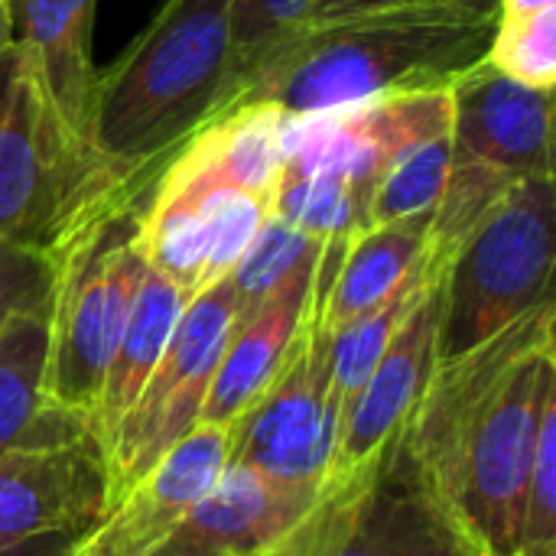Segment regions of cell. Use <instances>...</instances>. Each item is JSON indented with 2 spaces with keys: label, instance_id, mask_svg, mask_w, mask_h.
<instances>
[{
  "label": "cell",
  "instance_id": "obj_1",
  "mask_svg": "<svg viewBox=\"0 0 556 556\" xmlns=\"http://www.w3.org/2000/svg\"><path fill=\"white\" fill-rule=\"evenodd\" d=\"M554 300L440 362L404 424L427 482L482 556H518L528 472L556 397Z\"/></svg>",
  "mask_w": 556,
  "mask_h": 556
},
{
  "label": "cell",
  "instance_id": "obj_2",
  "mask_svg": "<svg viewBox=\"0 0 556 556\" xmlns=\"http://www.w3.org/2000/svg\"><path fill=\"white\" fill-rule=\"evenodd\" d=\"M231 0H163L91 88L88 147L121 179H150L228 98Z\"/></svg>",
  "mask_w": 556,
  "mask_h": 556
},
{
  "label": "cell",
  "instance_id": "obj_3",
  "mask_svg": "<svg viewBox=\"0 0 556 556\" xmlns=\"http://www.w3.org/2000/svg\"><path fill=\"white\" fill-rule=\"evenodd\" d=\"M492 29L358 23L296 29L248 72L235 104L267 101L296 117L384 94L450 88L485 62Z\"/></svg>",
  "mask_w": 556,
  "mask_h": 556
},
{
  "label": "cell",
  "instance_id": "obj_4",
  "mask_svg": "<svg viewBox=\"0 0 556 556\" xmlns=\"http://www.w3.org/2000/svg\"><path fill=\"white\" fill-rule=\"evenodd\" d=\"M147 179L114 176L55 111L36 55H0V241L49 257L88 222L140 199Z\"/></svg>",
  "mask_w": 556,
  "mask_h": 556
},
{
  "label": "cell",
  "instance_id": "obj_5",
  "mask_svg": "<svg viewBox=\"0 0 556 556\" xmlns=\"http://www.w3.org/2000/svg\"><path fill=\"white\" fill-rule=\"evenodd\" d=\"M140 199L108 208L55 254L49 309L46 404L91 424L101 384L147 274L137 244Z\"/></svg>",
  "mask_w": 556,
  "mask_h": 556
},
{
  "label": "cell",
  "instance_id": "obj_6",
  "mask_svg": "<svg viewBox=\"0 0 556 556\" xmlns=\"http://www.w3.org/2000/svg\"><path fill=\"white\" fill-rule=\"evenodd\" d=\"M264 556H482L446 511L404 427L365 463L319 485Z\"/></svg>",
  "mask_w": 556,
  "mask_h": 556
},
{
  "label": "cell",
  "instance_id": "obj_7",
  "mask_svg": "<svg viewBox=\"0 0 556 556\" xmlns=\"http://www.w3.org/2000/svg\"><path fill=\"white\" fill-rule=\"evenodd\" d=\"M554 176L518 179L446 267L437 365L453 362L554 300Z\"/></svg>",
  "mask_w": 556,
  "mask_h": 556
},
{
  "label": "cell",
  "instance_id": "obj_8",
  "mask_svg": "<svg viewBox=\"0 0 556 556\" xmlns=\"http://www.w3.org/2000/svg\"><path fill=\"white\" fill-rule=\"evenodd\" d=\"M326 264L319 254L313 306L290 342L280 368L251 407L228 424V466L296 482L323 485L339 440V404L329 375V332L323 326Z\"/></svg>",
  "mask_w": 556,
  "mask_h": 556
},
{
  "label": "cell",
  "instance_id": "obj_9",
  "mask_svg": "<svg viewBox=\"0 0 556 556\" xmlns=\"http://www.w3.org/2000/svg\"><path fill=\"white\" fill-rule=\"evenodd\" d=\"M235 316L238 300L228 277L186 303L156 371L104 443L111 505L199 427L202 404Z\"/></svg>",
  "mask_w": 556,
  "mask_h": 556
},
{
  "label": "cell",
  "instance_id": "obj_10",
  "mask_svg": "<svg viewBox=\"0 0 556 556\" xmlns=\"http://www.w3.org/2000/svg\"><path fill=\"white\" fill-rule=\"evenodd\" d=\"M111 505L108 459L85 420L42 404L0 456V544L88 534Z\"/></svg>",
  "mask_w": 556,
  "mask_h": 556
},
{
  "label": "cell",
  "instance_id": "obj_11",
  "mask_svg": "<svg viewBox=\"0 0 556 556\" xmlns=\"http://www.w3.org/2000/svg\"><path fill=\"white\" fill-rule=\"evenodd\" d=\"M453 130L450 88L384 94L362 104L287 114L283 169L332 173L371 199L384 169L417 140Z\"/></svg>",
  "mask_w": 556,
  "mask_h": 556
},
{
  "label": "cell",
  "instance_id": "obj_12",
  "mask_svg": "<svg viewBox=\"0 0 556 556\" xmlns=\"http://www.w3.org/2000/svg\"><path fill=\"white\" fill-rule=\"evenodd\" d=\"M453 160L511 179L554 176V94L479 62L453 85Z\"/></svg>",
  "mask_w": 556,
  "mask_h": 556
},
{
  "label": "cell",
  "instance_id": "obj_13",
  "mask_svg": "<svg viewBox=\"0 0 556 556\" xmlns=\"http://www.w3.org/2000/svg\"><path fill=\"white\" fill-rule=\"evenodd\" d=\"M228 466V427L199 424L182 437L104 518L75 541L68 556H147L153 554L186 511L208 495Z\"/></svg>",
  "mask_w": 556,
  "mask_h": 556
},
{
  "label": "cell",
  "instance_id": "obj_14",
  "mask_svg": "<svg viewBox=\"0 0 556 556\" xmlns=\"http://www.w3.org/2000/svg\"><path fill=\"white\" fill-rule=\"evenodd\" d=\"M443 277H437L427 287L420 303L407 313V319L391 336L368 381L342 410L339 440L326 479L342 476L358 463H365L384 440H391L407 424L417 401L424 397L437 368V323H440Z\"/></svg>",
  "mask_w": 556,
  "mask_h": 556
},
{
  "label": "cell",
  "instance_id": "obj_15",
  "mask_svg": "<svg viewBox=\"0 0 556 556\" xmlns=\"http://www.w3.org/2000/svg\"><path fill=\"white\" fill-rule=\"evenodd\" d=\"M319 485L280 482L244 466H225L169 538L147 556H264L309 508Z\"/></svg>",
  "mask_w": 556,
  "mask_h": 556
},
{
  "label": "cell",
  "instance_id": "obj_16",
  "mask_svg": "<svg viewBox=\"0 0 556 556\" xmlns=\"http://www.w3.org/2000/svg\"><path fill=\"white\" fill-rule=\"evenodd\" d=\"M316 267H319V257L300 267L290 280H283L251 313L235 316L218 368L212 375L199 424L205 427L235 424L251 407V401L267 388V381L280 368L290 342L296 339L313 306Z\"/></svg>",
  "mask_w": 556,
  "mask_h": 556
},
{
  "label": "cell",
  "instance_id": "obj_17",
  "mask_svg": "<svg viewBox=\"0 0 556 556\" xmlns=\"http://www.w3.org/2000/svg\"><path fill=\"white\" fill-rule=\"evenodd\" d=\"M283 124L287 114L267 101L225 108L205 121L166 166L205 186L241 189L274 205L283 173Z\"/></svg>",
  "mask_w": 556,
  "mask_h": 556
},
{
  "label": "cell",
  "instance_id": "obj_18",
  "mask_svg": "<svg viewBox=\"0 0 556 556\" xmlns=\"http://www.w3.org/2000/svg\"><path fill=\"white\" fill-rule=\"evenodd\" d=\"M427 231L430 215H417L365 228L352 241H326V290L319 313L326 332L375 309L404 287L427 261Z\"/></svg>",
  "mask_w": 556,
  "mask_h": 556
},
{
  "label": "cell",
  "instance_id": "obj_19",
  "mask_svg": "<svg viewBox=\"0 0 556 556\" xmlns=\"http://www.w3.org/2000/svg\"><path fill=\"white\" fill-rule=\"evenodd\" d=\"M13 42L26 46L65 127L88 147L91 117V20L94 0H10ZM91 150V147H88Z\"/></svg>",
  "mask_w": 556,
  "mask_h": 556
},
{
  "label": "cell",
  "instance_id": "obj_20",
  "mask_svg": "<svg viewBox=\"0 0 556 556\" xmlns=\"http://www.w3.org/2000/svg\"><path fill=\"white\" fill-rule=\"evenodd\" d=\"M186 303H189V296L176 283H169L163 274L147 267L140 290L134 296L130 316L124 323V332L117 339V349L111 355L98 407L88 424V430L94 433L101 450H104L108 437L114 433V427L121 424V417L137 401V394L143 391V384L150 381V375L156 371Z\"/></svg>",
  "mask_w": 556,
  "mask_h": 556
},
{
  "label": "cell",
  "instance_id": "obj_21",
  "mask_svg": "<svg viewBox=\"0 0 556 556\" xmlns=\"http://www.w3.org/2000/svg\"><path fill=\"white\" fill-rule=\"evenodd\" d=\"M437 277H443V274H433L424 261V267L404 287H397L384 303H378L375 309H368V313L355 316L352 323L329 332V375H332V394L339 404V420H342V410L349 407V401L358 394V388L375 371V365L384 355L397 326L407 319V313L420 303V296L427 293V287Z\"/></svg>",
  "mask_w": 556,
  "mask_h": 556
},
{
  "label": "cell",
  "instance_id": "obj_22",
  "mask_svg": "<svg viewBox=\"0 0 556 556\" xmlns=\"http://www.w3.org/2000/svg\"><path fill=\"white\" fill-rule=\"evenodd\" d=\"M49 309L13 319L0 336V456L16 446L36 420L49 352Z\"/></svg>",
  "mask_w": 556,
  "mask_h": 556
},
{
  "label": "cell",
  "instance_id": "obj_23",
  "mask_svg": "<svg viewBox=\"0 0 556 556\" xmlns=\"http://www.w3.org/2000/svg\"><path fill=\"white\" fill-rule=\"evenodd\" d=\"M270 215L316 241H352L368 228V199L342 176L283 169Z\"/></svg>",
  "mask_w": 556,
  "mask_h": 556
},
{
  "label": "cell",
  "instance_id": "obj_24",
  "mask_svg": "<svg viewBox=\"0 0 556 556\" xmlns=\"http://www.w3.org/2000/svg\"><path fill=\"white\" fill-rule=\"evenodd\" d=\"M453 163V130L407 147L378 179L368 199V228L433 215Z\"/></svg>",
  "mask_w": 556,
  "mask_h": 556
},
{
  "label": "cell",
  "instance_id": "obj_25",
  "mask_svg": "<svg viewBox=\"0 0 556 556\" xmlns=\"http://www.w3.org/2000/svg\"><path fill=\"white\" fill-rule=\"evenodd\" d=\"M495 26L498 0H313L300 29L316 26Z\"/></svg>",
  "mask_w": 556,
  "mask_h": 556
},
{
  "label": "cell",
  "instance_id": "obj_26",
  "mask_svg": "<svg viewBox=\"0 0 556 556\" xmlns=\"http://www.w3.org/2000/svg\"><path fill=\"white\" fill-rule=\"evenodd\" d=\"M323 244L326 241L303 235L300 228L287 225L283 218L267 215V222L254 235L251 248L228 274V280L235 287V300H238V316L251 313L283 280H290L300 267L313 264L323 254Z\"/></svg>",
  "mask_w": 556,
  "mask_h": 556
},
{
  "label": "cell",
  "instance_id": "obj_27",
  "mask_svg": "<svg viewBox=\"0 0 556 556\" xmlns=\"http://www.w3.org/2000/svg\"><path fill=\"white\" fill-rule=\"evenodd\" d=\"M485 65L505 78L528 85L534 91H551L556 85V7L538 13L498 16Z\"/></svg>",
  "mask_w": 556,
  "mask_h": 556
},
{
  "label": "cell",
  "instance_id": "obj_28",
  "mask_svg": "<svg viewBox=\"0 0 556 556\" xmlns=\"http://www.w3.org/2000/svg\"><path fill=\"white\" fill-rule=\"evenodd\" d=\"M309 3L313 0H231V65H228L225 108L235 104L248 72L274 46H280L287 36H293L303 26Z\"/></svg>",
  "mask_w": 556,
  "mask_h": 556
},
{
  "label": "cell",
  "instance_id": "obj_29",
  "mask_svg": "<svg viewBox=\"0 0 556 556\" xmlns=\"http://www.w3.org/2000/svg\"><path fill=\"white\" fill-rule=\"evenodd\" d=\"M518 556H556V397L547 401L525 489Z\"/></svg>",
  "mask_w": 556,
  "mask_h": 556
},
{
  "label": "cell",
  "instance_id": "obj_30",
  "mask_svg": "<svg viewBox=\"0 0 556 556\" xmlns=\"http://www.w3.org/2000/svg\"><path fill=\"white\" fill-rule=\"evenodd\" d=\"M55 264L46 251L0 241V336L3 329L52 303Z\"/></svg>",
  "mask_w": 556,
  "mask_h": 556
},
{
  "label": "cell",
  "instance_id": "obj_31",
  "mask_svg": "<svg viewBox=\"0 0 556 556\" xmlns=\"http://www.w3.org/2000/svg\"><path fill=\"white\" fill-rule=\"evenodd\" d=\"M78 538L72 534H42L16 544H0V556H68Z\"/></svg>",
  "mask_w": 556,
  "mask_h": 556
},
{
  "label": "cell",
  "instance_id": "obj_32",
  "mask_svg": "<svg viewBox=\"0 0 556 556\" xmlns=\"http://www.w3.org/2000/svg\"><path fill=\"white\" fill-rule=\"evenodd\" d=\"M556 0H498V16H518V13H538L551 10Z\"/></svg>",
  "mask_w": 556,
  "mask_h": 556
},
{
  "label": "cell",
  "instance_id": "obj_33",
  "mask_svg": "<svg viewBox=\"0 0 556 556\" xmlns=\"http://www.w3.org/2000/svg\"><path fill=\"white\" fill-rule=\"evenodd\" d=\"M13 46V20H10V7L0 3V55Z\"/></svg>",
  "mask_w": 556,
  "mask_h": 556
},
{
  "label": "cell",
  "instance_id": "obj_34",
  "mask_svg": "<svg viewBox=\"0 0 556 556\" xmlns=\"http://www.w3.org/2000/svg\"><path fill=\"white\" fill-rule=\"evenodd\" d=\"M0 3H10V0H0Z\"/></svg>",
  "mask_w": 556,
  "mask_h": 556
}]
</instances>
